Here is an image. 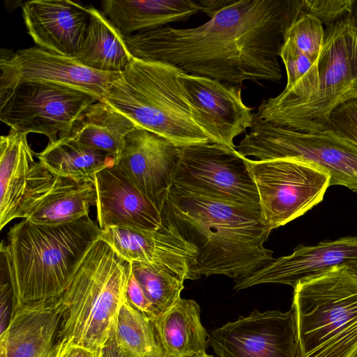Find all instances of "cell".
<instances>
[{
    "mask_svg": "<svg viewBox=\"0 0 357 357\" xmlns=\"http://www.w3.org/2000/svg\"><path fill=\"white\" fill-rule=\"evenodd\" d=\"M26 135L11 130L0 138V229L26 219L50 190L55 176L34 159Z\"/></svg>",
    "mask_w": 357,
    "mask_h": 357,
    "instance_id": "13",
    "label": "cell"
},
{
    "mask_svg": "<svg viewBox=\"0 0 357 357\" xmlns=\"http://www.w3.org/2000/svg\"><path fill=\"white\" fill-rule=\"evenodd\" d=\"M63 312L60 297L13 310L0 333V357H54Z\"/></svg>",
    "mask_w": 357,
    "mask_h": 357,
    "instance_id": "21",
    "label": "cell"
},
{
    "mask_svg": "<svg viewBox=\"0 0 357 357\" xmlns=\"http://www.w3.org/2000/svg\"><path fill=\"white\" fill-rule=\"evenodd\" d=\"M102 357H126L124 353L119 346L116 341L115 335V324L112 328L108 340L102 349Z\"/></svg>",
    "mask_w": 357,
    "mask_h": 357,
    "instance_id": "36",
    "label": "cell"
},
{
    "mask_svg": "<svg viewBox=\"0 0 357 357\" xmlns=\"http://www.w3.org/2000/svg\"><path fill=\"white\" fill-rule=\"evenodd\" d=\"M132 272L157 317L167 311L181 298L185 280L181 275L167 268L139 262H132Z\"/></svg>",
    "mask_w": 357,
    "mask_h": 357,
    "instance_id": "29",
    "label": "cell"
},
{
    "mask_svg": "<svg viewBox=\"0 0 357 357\" xmlns=\"http://www.w3.org/2000/svg\"><path fill=\"white\" fill-rule=\"evenodd\" d=\"M54 176L50 190L26 220L38 225L68 223L88 215L90 207L96 205L93 182Z\"/></svg>",
    "mask_w": 357,
    "mask_h": 357,
    "instance_id": "27",
    "label": "cell"
},
{
    "mask_svg": "<svg viewBox=\"0 0 357 357\" xmlns=\"http://www.w3.org/2000/svg\"><path fill=\"white\" fill-rule=\"evenodd\" d=\"M299 0L233 1L202 25L162 26L125 37L133 58L235 85L282 79L278 56Z\"/></svg>",
    "mask_w": 357,
    "mask_h": 357,
    "instance_id": "1",
    "label": "cell"
},
{
    "mask_svg": "<svg viewBox=\"0 0 357 357\" xmlns=\"http://www.w3.org/2000/svg\"><path fill=\"white\" fill-rule=\"evenodd\" d=\"M1 310H0V318H1V332H3L8 326V322L7 320V314L8 309V303L10 298H13V291L10 285V282L8 280L7 282H1Z\"/></svg>",
    "mask_w": 357,
    "mask_h": 357,
    "instance_id": "34",
    "label": "cell"
},
{
    "mask_svg": "<svg viewBox=\"0 0 357 357\" xmlns=\"http://www.w3.org/2000/svg\"><path fill=\"white\" fill-rule=\"evenodd\" d=\"M197 250L193 273L224 275L238 281L272 262L264 243L272 231L261 208L192 193L172 185L162 210Z\"/></svg>",
    "mask_w": 357,
    "mask_h": 357,
    "instance_id": "2",
    "label": "cell"
},
{
    "mask_svg": "<svg viewBox=\"0 0 357 357\" xmlns=\"http://www.w3.org/2000/svg\"><path fill=\"white\" fill-rule=\"evenodd\" d=\"M236 150L258 160H291L316 166L329 174L330 186L357 192V146L329 129L298 131L266 121L255 113L250 132Z\"/></svg>",
    "mask_w": 357,
    "mask_h": 357,
    "instance_id": "8",
    "label": "cell"
},
{
    "mask_svg": "<svg viewBox=\"0 0 357 357\" xmlns=\"http://www.w3.org/2000/svg\"><path fill=\"white\" fill-rule=\"evenodd\" d=\"M209 344L219 357H296L292 309L259 312L227 322L209 333Z\"/></svg>",
    "mask_w": 357,
    "mask_h": 357,
    "instance_id": "14",
    "label": "cell"
},
{
    "mask_svg": "<svg viewBox=\"0 0 357 357\" xmlns=\"http://www.w3.org/2000/svg\"><path fill=\"white\" fill-rule=\"evenodd\" d=\"M94 184L97 220L101 230L112 227L156 230L164 226L162 209L115 165L99 172Z\"/></svg>",
    "mask_w": 357,
    "mask_h": 357,
    "instance_id": "19",
    "label": "cell"
},
{
    "mask_svg": "<svg viewBox=\"0 0 357 357\" xmlns=\"http://www.w3.org/2000/svg\"><path fill=\"white\" fill-rule=\"evenodd\" d=\"M206 197L260 208L248 162L236 149L204 143L181 146L173 185Z\"/></svg>",
    "mask_w": 357,
    "mask_h": 357,
    "instance_id": "9",
    "label": "cell"
},
{
    "mask_svg": "<svg viewBox=\"0 0 357 357\" xmlns=\"http://www.w3.org/2000/svg\"><path fill=\"white\" fill-rule=\"evenodd\" d=\"M194 300L181 297L167 311L152 319L165 357H192L206 353L209 335Z\"/></svg>",
    "mask_w": 357,
    "mask_h": 357,
    "instance_id": "23",
    "label": "cell"
},
{
    "mask_svg": "<svg viewBox=\"0 0 357 357\" xmlns=\"http://www.w3.org/2000/svg\"><path fill=\"white\" fill-rule=\"evenodd\" d=\"M354 357H357V353L354 356Z\"/></svg>",
    "mask_w": 357,
    "mask_h": 357,
    "instance_id": "41",
    "label": "cell"
},
{
    "mask_svg": "<svg viewBox=\"0 0 357 357\" xmlns=\"http://www.w3.org/2000/svg\"><path fill=\"white\" fill-rule=\"evenodd\" d=\"M115 335L126 357H165L153 320L126 298L117 317Z\"/></svg>",
    "mask_w": 357,
    "mask_h": 357,
    "instance_id": "28",
    "label": "cell"
},
{
    "mask_svg": "<svg viewBox=\"0 0 357 357\" xmlns=\"http://www.w3.org/2000/svg\"><path fill=\"white\" fill-rule=\"evenodd\" d=\"M348 267L351 272L357 278V263L352 264Z\"/></svg>",
    "mask_w": 357,
    "mask_h": 357,
    "instance_id": "38",
    "label": "cell"
},
{
    "mask_svg": "<svg viewBox=\"0 0 357 357\" xmlns=\"http://www.w3.org/2000/svg\"><path fill=\"white\" fill-rule=\"evenodd\" d=\"M296 357L357 353V278L340 266L294 288Z\"/></svg>",
    "mask_w": 357,
    "mask_h": 357,
    "instance_id": "7",
    "label": "cell"
},
{
    "mask_svg": "<svg viewBox=\"0 0 357 357\" xmlns=\"http://www.w3.org/2000/svg\"><path fill=\"white\" fill-rule=\"evenodd\" d=\"M178 79L192 119L209 142L236 149L234 138L252 127L255 115L243 101L241 87L183 71Z\"/></svg>",
    "mask_w": 357,
    "mask_h": 357,
    "instance_id": "15",
    "label": "cell"
},
{
    "mask_svg": "<svg viewBox=\"0 0 357 357\" xmlns=\"http://www.w3.org/2000/svg\"><path fill=\"white\" fill-rule=\"evenodd\" d=\"M101 6L124 37L185 21L202 10L198 0H105Z\"/></svg>",
    "mask_w": 357,
    "mask_h": 357,
    "instance_id": "22",
    "label": "cell"
},
{
    "mask_svg": "<svg viewBox=\"0 0 357 357\" xmlns=\"http://www.w3.org/2000/svg\"><path fill=\"white\" fill-rule=\"evenodd\" d=\"M357 98V20L350 14L326 26L317 60L314 91L303 98L280 95L264 100L256 115L273 124L301 132L328 130L330 114Z\"/></svg>",
    "mask_w": 357,
    "mask_h": 357,
    "instance_id": "5",
    "label": "cell"
},
{
    "mask_svg": "<svg viewBox=\"0 0 357 357\" xmlns=\"http://www.w3.org/2000/svg\"><path fill=\"white\" fill-rule=\"evenodd\" d=\"M0 69V100L22 82L41 81L75 88L101 100L121 75L91 69L75 58L39 47L21 49L15 53L2 50Z\"/></svg>",
    "mask_w": 357,
    "mask_h": 357,
    "instance_id": "12",
    "label": "cell"
},
{
    "mask_svg": "<svg viewBox=\"0 0 357 357\" xmlns=\"http://www.w3.org/2000/svg\"><path fill=\"white\" fill-rule=\"evenodd\" d=\"M324 38L325 31L321 22L312 15H304L298 17L287 29L284 43L317 61Z\"/></svg>",
    "mask_w": 357,
    "mask_h": 357,
    "instance_id": "30",
    "label": "cell"
},
{
    "mask_svg": "<svg viewBox=\"0 0 357 357\" xmlns=\"http://www.w3.org/2000/svg\"><path fill=\"white\" fill-rule=\"evenodd\" d=\"M259 196L260 208L271 230L304 215L320 203L330 187L329 174L291 160L248 158Z\"/></svg>",
    "mask_w": 357,
    "mask_h": 357,
    "instance_id": "10",
    "label": "cell"
},
{
    "mask_svg": "<svg viewBox=\"0 0 357 357\" xmlns=\"http://www.w3.org/2000/svg\"><path fill=\"white\" fill-rule=\"evenodd\" d=\"M355 0H299V16L312 15L322 24L331 26L352 14Z\"/></svg>",
    "mask_w": 357,
    "mask_h": 357,
    "instance_id": "31",
    "label": "cell"
},
{
    "mask_svg": "<svg viewBox=\"0 0 357 357\" xmlns=\"http://www.w3.org/2000/svg\"><path fill=\"white\" fill-rule=\"evenodd\" d=\"M89 21L75 59L82 65L104 73H122L132 59L125 37L93 7L88 8Z\"/></svg>",
    "mask_w": 357,
    "mask_h": 357,
    "instance_id": "25",
    "label": "cell"
},
{
    "mask_svg": "<svg viewBox=\"0 0 357 357\" xmlns=\"http://www.w3.org/2000/svg\"><path fill=\"white\" fill-rule=\"evenodd\" d=\"M181 155V146L136 126L126 135L115 165L162 210Z\"/></svg>",
    "mask_w": 357,
    "mask_h": 357,
    "instance_id": "16",
    "label": "cell"
},
{
    "mask_svg": "<svg viewBox=\"0 0 357 357\" xmlns=\"http://www.w3.org/2000/svg\"><path fill=\"white\" fill-rule=\"evenodd\" d=\"M234 0H198L202 6V12L206 13L210 18L218 10L229 5Z\"/></svg>",
    "mask_w": 357,
    "mask_h": 357,
    "instance_id": "37",
    "label": "cell"
},
{
    "mask_svg": "<svg viewBox=\"0 0 357 357\" xmlns=\"http://www.w3.org/2000/svg\"><path fill=\"white\" fill-rule=\"evenodd\" d=\"M132 264L100 238L90 247L60 297L54 357L73 344L102 351L126 298Z\"/></svg>",
    "mask_w": 357,
    "mask_h": 357,
    "instance_id": "4",
    "label": "cell"
},
{
    "mask_svg": "<svg viewBox=\"0 0 357 357\" xmlns=\"http://www.w3.org/2000/svg\"><path fill=\"white\" fill-rule=\"evenodd\" d=\"M192 357H213V356H211V355H208L206 353H204V354L197 355V356H192Z\"/></svg>",
    "mask_w": 357,
    "mask_h": 357,
    "instance_id": "39",
    "label": "cell"
},
{
    "mask_svg": "<svg viewBox=\"0 0 357 357\" xmlns=\"http://www.w3.org/2000/svg\"><path fill=\"white\" fill-rule=\"evenodd\" d=\"M126 298L132 306L151 319L157 317L153 306L148 300L142 287L132 272L126 289Z\"/></svg>",
    "mask_w": 357,
    "mask_h": 357,
    "instance_id": "33",
    "label": "cell"
},
{
    "mask_svg": "<svg viewBox=\"0 0 357 357\" xmlns=\"http://www.w3.org/2000/svg\"><path fill=\"white\" fill-rule=\"evenodd\" d=\"M102 351H94L82 346L73 344L56 357H102Z\"/></svg>",
    "mask_w": 357,
    "mask_h": 357,
    "instance_id": "35",
    "label": "cell"
},
{
    "mask_svg": "<svg viewBox=\"0 0 357 357\" xmlns=\"http://www.w3.org/2000/svg\"><path fill=\"white\" fill-rule=\"evenodd\" d=\"M22 14L38 47L76 58L89 21L88 8L69 0H33L23 4Z\"/></svg>",
    "mask_w": 357,
    "mask_h": 357,
    "instance_id": "20",
    "label": "cell"
},
{
    "mask_svg": "<svg viewBox=\"0 0 357 357\" xmlns=\"http://www.w3.org/2000/svg\"><path fill=\"white\" fill-rule=\"evenodd\" d=\"M353 14H354V15L355 18H356V20H357V2H356V5H355V7H354V9Z\"/></svg>",
    "mask_w": 357,
    "mask_h": 357,
    "instance_id": "40",
    "label": "cell"
},
{
    "mask_svg": "<svg viewBox=\"0 0 357 357\" xmlns=\"http://www.w3.org/2000/svg\"><path fill=\"white\" fill-rule=\"evenodd\" d=\"M100 233L89 215L54 225L24 219L11 227L8 243L1 244V261L13 291V310L61 297Z\"/></svg>",
    "mask_w": 357,
    "mask_h": 357,
    "instance_id": "3",
    "label": "cell"
},
{
    "mask_svg": "<svg viewBox=\"0 0 357 357\" xmlns=\"http://www.w3.org/2000/svg\"><path fill=\"white\" fill-rule=\"evenodd\" d=\"M137 125L104 100L89 105L72 127L59 137H68L112 154L116 159L126 135Z\"/></svg>",
    "mask_w": 357,
    "mask_h": 357,
    "instance_id": "24",
    "label": "cell"
},
{
    "mask_svg": "<svg viewBox=\"0 0 357 357\" xmlns=\"http://www.w3.org/2000/svg\"><path fill=\"white\" fill-rule=\"evenodd\" d=\"M99 100L83 91L55 83L29 81L0 100V119L11 130L45 135L55 142L82 113Z\"/></svg>",
    "mask_w": 357,
    "mask_h": 357,
    "instance_id": "11",
    "label": "cell"
},
{
    "mask_svg": "<svg viewBox=\"0 0 357 357\" xmlns=\"http://www.w3.org/2000/svg\"><path fill=\"white\" fill-rule=\"evenodd\" d=\"M357 263V236L342 237L317 245H300L287 256L274 259L251 276L236 282L237 291L257 284L276 283L295 287L332 269Z\"/></svg>",
    "mask_w": 357,
    "mask_h": 357,
    "instance_id": "18",
    "label": "cell"
},
{
    "mask_svg": "<svg viewBox=\"0 0 357 357\" xmlns=\"http://www.w3.org/2000/svg\"><path fill=\"white\" fill-rule=\"evenodd\" d=\"M100 238L126 261L167 268L185 280L198 279L192 272L195 248L169 225L156 230L112 227L101 230Z\"/></svg>",
    "mask_w": 357,
    "mask_h": 357,
    "instance_id": "17",
    "label": "cell"
},
{
    "mask_svg": "<svg viewBox=\"0 0 357 357\" xmlns=\"http://www.w3.org/2000/svg\"><path fill=\"white\" fill-rule=\"evenodd\" d=\"M38 160L56 176L77 181H95L96 175L115 165V157L106 151L68 137H59L38 153Z\"/></svg>",
    "mask_w": 357,
    "mask_h": 357,
    "instance_id": "26",
    "label": "cell"
},
{
    "mask_svg": "<svg viewBox=\"0 0 357 357\" xmlns=\"http://www.w3.org/2000/svg\"><path fill=\"white\" fill-rule=\"evenodd\" d=\"M181 72L165 63L132 58L103 100L137 126L178 146L210 142L192 119L179 82Z\"/></svg>",
    "mask_w": 357,
    "mask_h": 357,
    "instance_id": "6",
    "label": "cell"
},
{
    "mask_svg": "<svg viewBox=\"0 0 357 357\" xmlns=\"http://www.w3.org/2000/svg\"><path fill=\"white\" fill-rule=\"evenodd\" d=\"M328 129L357 146V98L348 100L333 110Z\"/></svg>",
    "mask_w": 357,
    "mask_h": 357,
    "instance_id": "32",
    "label": "cell"
}]
</instances>
